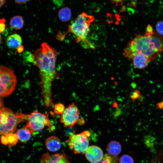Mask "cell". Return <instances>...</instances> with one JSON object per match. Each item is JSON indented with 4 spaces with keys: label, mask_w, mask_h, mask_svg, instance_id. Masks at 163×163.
<instances>
[{
    "label": "cell",
    "mask_w": 163,
    "mask_h": 163,
    "mask_svg": "<svg viewBox=\"0 0 163 163\" xmlns=\"http://www.w3.org/2000/svg\"><path fill=\"white\" fill-rule=\"evenodd\" d=\"M146 31L149 34L151 41L155 48L160 53L163 51V36L154 31L150 25L147 26Z\"/></svg>",
    "instance_id": "obj_11"
},
{
    "label": "cell",
    "mask_w": 163,
    "mask_h": 163,
    "mask_svg": "<svg viewBox=\"0 0 163 163\" xmlns=\"http://www.w3.org/2000/svg\"><path fill=\"white\" fill-rule=\"evenodd\" d=\"M6 1L4 0H0V8L6 3Z\"/></svg>",
    "instance_id": "obj_31"
},
{
    "label": "cell",
    "mask_w": 163,
    "mask_h": 163,
    "mask_svg": "<svg viewBox=\"0 0 163 163\" xmlns=\"http://www.w3.org/2000/svg\"><path fill=\"white\" fill-rule=\"evenodd\" d=\"M80 110L72 103L69 104L61 114L60 121L64 127H72L79 119Z\"/></svg>",
    "instance_id": "obj_8"
},
{
    "label": "cell",
    "mask_w": 163,
    "mask_h": 163,
    "mask_svg": "<svg viewBox=\"0 0 163 163\" xmlns=\"http://www.w3.org/2000/svg\"><path fill=\"white\" fill-rule=\"evenodd\" d=\"M17 82L14 71L0 66V97L10 95L14 90Z\"/></svg>",
    "instance_id": "obj_5"
},
{
    "label": "cell",
    "mask_w": 163,
    "mask_h": 163,
    "mask_svg": "<svg viewBox=\"0 0 163 163\" xmlns=\"http://www.w3.org/2000/svg\"><path fill=\"white\" fill-rule=\"evenodd\" d=\"M120 163H134L132 157L127 155H124L119 159Z\"/></svg>",
    "instance_id": "obj_20"
},
{
    "label": "cell",
    "mask_w": 163,
    "mask_h": 163,
    "mask_svg": "<svg viewBox=\"0 0 163 163\" xmlns=\"http://www.w3.org/2000/svg\"><path fill=\"white\" fill-rule=\"evenodd\" d=\"M156 30L159 34L163 36V20L158 21L155 26Z\"/></svg>",
    "instance_id": "obj_22"
},
{
    "label": "cell",
    "mask_w": 163,
    "mask_h": 163,
    "mask_svg": "<svg viewBox=\"0 0 163 163\" xmlns=\"http://www.w3.org/2000/svg\"><path fill=\"white\" fill-rule=\"evenodd\" d=\"M85 153L86 159L91 163H95L99 161L104 156L103 152L101 149L94 145L88 147Z\"/></svg>",
    "instance_id": "obj_9"
},
{
    "label": "cell",
    "mask_w": 163,
    "mask_h": 163,
    "mask_svg": "<svg viewBox=\"0 0 163 163\" xmlns=\"http://www.w3.org/2000/svg\"><path fill=\"white\" fill-rule=\"evenodd\" d=\"M45 145L48 150L51 152H56L60 148L61 142L57 137L52 136L47 139L46 141Z\"/></svg>",
    "instance_id": "obj_13"
},
{
    "label": "cell",
    "mask_w": 163,
    "mask_h": 163,
    "mask_svg": "<svg viewBox=\"0 0 163 163\" xmlns=\"http://www.w3.org/2000/svg\"><path fill=\"white\" fill-rule=\"evenodd\" d=\"M29 1V0H15V2L16 3L20 4H22L26 3L27 2Z\"/></svg>",
    "instance_id": "obj_27"
},
{
    "label": "cell",
    "mask_w": 163,
    "mask_h": 163,
    "mask_svg": "<svg viewBox=\"0 0 163 163\" xmlns=\"http://www.w3.org/2000/svg\"><path fill=\"white\" fill-rule=\"evenodd\" d=\"M23 50H24V47H23V46L22 45L19 46L17 49V51L19 53H21L23 51Z\"/></svg>",
    "instance_id": "obj_30"
},
{
    "label": "cell",
    "mask_w": 163,
    "mask_h": 163,
    "mask_svg": "<svg viewBox=\"0 0 163 163\" xmlns=\"http://www.w3.org/2000/svg\"><path fill=\"white\" fill-rule=\"evenodd\" d=\"M95 163H114L112 158L108 155H104L103 158L99 161Z\"/></svg>",
    "instance_id": "obj_23"
},
{
    "label": "cell",
    "mask_w": 163,
    "mask_h": 163,
    "mask_svg": "<svg viewBox=\"0 0 163 163\" xmlns=\"http://www.w3.org/2000/svg\"><path fill=\"white\" fill-rule=\"evenodd\" d=\"M2 37L1 35L0 34V44L1 43V41H2Z\"/></svg>",
    "instance_id": "obj_32"
},
{
    "label": "cell",
    "mask_w": 163,
    "mask_h": 163,
    "mask_svg": "<svg viewBox=\"0 0 163 163\" xmlns=\"http://www.w3.org/2000/svg\"><path fill=\"white\" fill-rule=\"evenodd\" d=\"M8 47L10 49H16L21 45L22 40L18 34H14L8 36L5 40Z\"/></svg>",
    "instance_id": "obj_12"
},
{
    "label": "cell",
    "mask_w": 163,
    "mask_h": 163,
    "mask_svg": "<svg viewBox=\"0 0 163 163\" xmlns=\"http://www.w3.org/2000/svg\"><path fill=\"white\" fill-rule=\"evenodd\" d=\"M132 59L134 66L137 68L141 69L146 67L149 61L145 56L142 54L135 55Z\"/></svg>",
    "instance_id": "obj_14"
},
{
    "label": "cell",
    "mask_w": 163,
    "mask_h": 163,
    "mask_svg": "<svg viewBox=\"0 0 163 163\" xmlns=\"http://www.w3.org/2000/svg\"><path fill=\"white\" fill-rule=\"evenodd\" d=\"M91 133L85 130L81 133L70 136L67 141L70 149L75 154H84L88 147Z\"/></svg>",
    "instance_id": "obj_7"
},
{
    "label": "cell",
    "mask_w": 163,
    "mask_h": 163,
    "mask_svg": "<svg viewBox=\"0 0 163 163\" xmlns=\"http://www.w3.org/2000/svg\"><path fill=\"white\" fill-rule=\"evenodd\" d=\"M157 108L160 109H163V101L160 102L157 104Z\"/></svg>",
    "instance_id": "obj_28"
},
{
    "label": "cell",
    "mask_w": 163,
    "mask_h": 163,
    "mask_svg": "<svg viewBox=\"0 0 163 163\" xmlns=\"http://www.w3.org/2000/svg\"><path fill=\"white\" fill-rule=\"evenodd\" d=\"M48 113L35 111L28 115V122L25 129L31 134L42 130L46 126L50 127L51 121L48 119Z\"/></svg>",
    "instance_id": "obj_6"
},
{
    "label": "cell",
    "mask_w": 163,
    "mask_h": 163,
    "mask_svg": "<svg viewBox=\"0 0 163 163\" xmlns=\"http://www.w3.org/2000/svg\"><path fill=\"white\" fill-rule=\"evenodd\" d=\"M160 53L151 41L149 34L146 32L144 35L137 36L129 41L123 54L125 57L129 59H132L137 54H142L149 61L157 58Z\"/></svg>",
    "instance_id": "obj_2"
},
{
    "label": "cell",
    "mask_w": 163,
    "mask_h": 163,
    "mask_svg": "<svg viewBox=\"0 0 163 163\" xmlns=\"http://www.w3.org/2000/svg\"><path fill=\"white\" fill-rule=\"evenodd\" d=\"M130 97L133 101L139 98L141 96V94L139 90L136 89L132 91L130 94Z\"/></svg>",
    "instance_id": "obj_24"
},
{
    "label": "cell",
    "mask_w": 163,
    "mask_h": 163,
    "mask_svg": "<svg viewBox=\"0 0 163 163\" xmlns=\"http://www.w3.org/2000/svg\"><path fill=\"white\" fill-rule=\"evenodd\" d=\"M28 120V115L20 111L14 112L4 107L0 110V134L2 136L14 133L18 125Z\"/></svg>",
    "instance_id": "obj_4"
},
{
    "label": "cell",
    "mask_w": 163,
    "mask_h": 163,
    "mask_svg": "<svg viewBox=\"0 0 163 163\" xmlns=\"http://www.w3.org/2000/svg\"><path fill=\"white\" fill-rule=\"evenodd\" d=\"M92 15L88 14L84 12H82L77 17L75 21L71 25L69 26L68 30L64 34H59L57 38L62 40L66 34L69 32L73 34L75 37V41L77 43H86L89 47H94L88 41L87 36L90 32V27L91 23L95 20Z\"/></svg>",
    "instance_id": "obj_3"
},
{
    "label": "cell",
    "mask_w": 163,
    "mask_h": 163,
    "mask_svg": "<svg viewBox=\"0 0 163 163\" xmlns=\"http://www.w3.org/2000/svg\"><path fill=\"white\" fill-rule=\"evenodd\" d=\"M41 47L33 54L29 55L27 59L39 69L44 104L46 107L49 108L53 104L51 89L57 74L56 63L58 53L46 43H43Z\"/></svg>",
    "instance_id": "obj_1"
},
{
    "label": "cell",
    "mask_w": 163,
    "mask_h": 163,
    "mask_svg": "<svg viewBox=\"0 0 163 163\" xmlns=\"http://www.w3.org/2000/svg\"><path fill=\"white\" fill-rule=\"evenodd\" d=\"M5 135L7 137L8 144L11 146L15 145L18 142L19 139L16 133H11Z\"/></svg>",
    "instance_id": "obj_19"
},
{
    "label": "cell",
    "mask_w": 163,
    "mask_h": 163,
    "mask_svg": "<svg viewBox=\"0 0 163 163\" xmlns=\"http://www.w3.org/2000/svg\"><path fill=\"white\" fill-rule=\"evenodd\" d=\"M19 139L22 142H26L29 140L31 134L25 129L22 128L17 130L16 133Z\"/></svg>",
    "instance_id": "obj_18"
},
{
    "label": "cell",
    "mask_w": 163,
    "mask_h": 163,
    "mask_svg": "<svg viewBox=\"0 0 163 163\" xmlns=\"http://www.w3.org/2000/svg\"><path fill=\"white\" fill-rule=\"evenodd\" d=\"M1 143L4 145L8 144V142L6 137L5 135L2 136L1 138Z\"/></svg>",
    "instance_id": "obj_26"
},
{
    "label": "cell",
    "mask_w": 163,
    "mask_h": 163,
    "mask_svg": "<svg viewBox=\"0 0 163 163\" xmlns=\"http://www.w3.org/2000/svg\"><path fill=\"white\" fill-rule=\"evenodd\" d=\"M6 21L4 18L0 19V33L4 31L6 28Z\"/></svg>",
    "instance_id": "obj_25"
},
{
    "label": "cell",
    "mask_w": 163,
    "mask_h": 163,
    "mask_svg": "<svg viewBox=\"0 0 163 163\" xmlns=\"http://www.w3.org/2000/svg\"><path fill=\"white\" fill-rule=\"evenodd\" d=\"M58 16L60 20L62 22H66L71 18L72 14L70 8L65 7L61 9L58 13Z\"/></svg>",
    "instance_id": "obj_17"
},
{
    "label": "cell",
    "mask_w": 163,
    "mask_h": 163,
    "mask_svg": "<svg viewBox=\"0 0 163 163\" xmlns=\"http://www.w3.org/2000/svg\"><path fill=\"white\" fill-rule=\"evenodd\" d=\"M42 163H70L66 155L62 153H45L42 155Z\"/></svg>",
    "instance_id": "obj_10"
},
{
    "label": "cell",
    "mask_w": 163,
    "mask_h": 163,
    "mask_svg": "<svg viewBox=\"0 0 163 163\" xmlns=\"http://www.w3.org/2000/svg\"><path fill=\"white\" fill-rule=\"evenodd\" d=\"M63 104L60 103L56 104L54 106V112L57 114H62L65 109Z\"/></svg>",
    "instance_id": "obj_21"
},
{
    "label": "cell",
    "mask_w": 163,
    "mask_h": 163,
    "mask_svg": "<svg viewBox=\"0 0 163 163\" xmlns=\"http://www.w3.org/2000/svg\"><path fill=\"white\" fill-rule=\"evenodd\" d=\"M107 150L109 154L113 156H116L119 155L121 152V146L118 142L112 141L108 144Z\"/></svg>",
    "instance_id": "obj_15"
},
{
    "label": "cell",
    "mask_w": 163,
    "mask_h": 163,
    "mask_svg": "<svg viewBox=\"0 0 163 163\" xmlns=\"http://www.w3.org/2000/svg\"><path fill=\"white\" fill-rule=\"evenodd\" d=\"M4 107V102L2 98L0 97V110Z\"/></svg>",
    "instance_id": "obj_29"
},
{
    "label": "cell",
    "mask_w": 163,
    "mask_h": 163,
    "mask_svg": "<svg viewBox=\"0 0 163 163\" xmlns=\"http://www.w3.org/2000/svg\"><path fill=\"white\" fill-rule=\"evenodd\" d=\"M24 23V21L22 17L17 15L11 18L9 24L10 27L13 29L19 30L23 27Z\"/></svg>",
    "instance_id": "obj_16"
}]
</instances>
